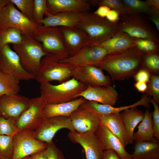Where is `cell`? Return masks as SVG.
I'll return each mask as SVG.
<instances>
[{
    "mask_svg": "<svg viewBox=\"0 0 159 159\" xmlns=\"http://www.w3.org/2000/svg\"><path fill=\"white\" fill-rule=\"evenodd\" d=\"M144 54L134 47L115 54H107L96 66L106 71L113 81L133 77L141 68Z\"/></svg>",
    "mask_w": 159,
    "mask_h": 159,
    "instance_id": "1",
    "label": "cell"
},
{
    "mask_svg": "<svg viewBox=\"0 0 159 159\" xmlns=\"http://www.w3.org/2000/svg\"><path fill=\"white\" fill-rule=\"evenodd\" d=\"M40 96L45 105L67 102L77 98L87 86L72 77L57 85L49 82L39 83Z\"/></svg>",
    "mask_w": 159,
    "mask_h": 159,
    "instance_id": "2",
    "label": "cell"
},
{
    "mask_svg": "<svg viewBox=\"0 0 159 159\" xmlns=\"http://www.w3.org/2000/svg\"><path fill=\"white\" fill-rule=\"evenodd\" d=\"M118 22L111 23L105 18L89 11L82 13L78 28L87 34L89 45H97L112 37L119 31Z\"/></svg>",
    "mask_w": 159,
    "mask_h": 159,
    "instance_id": "3",
    "label": "cell"
},
{
    "mask_svg": "<svg viewBox=\"0 0 159 159\" xmlns=\"http://www.w3.org/2000/svg\"><path fill=\"white\" fill-rule=\"evenodd\" d=\"M13 48L19 56L24 69L35 76L39 69L42 58L47 54L44 51L42 44L32 36L22 33L21 41L13 44Z\"/></svg>",
    "mask_w": 159,
    "mask_h": 159,
    "instance_id": "4",
    "label": "cell"
},
{
    "mask_svg": "<svg viewBox=\"0 0 159 159\" xmlns=\"http://www.w3.org/2000/svg\"><path fill=\"white\" fill-rule=\"evenodd\" d=\"M56 55L47 53L42 58L40 68L35 79L39 83L53 81L60 83L71 77L74 67L60 61Z\"/></svg>",
    "mask_w": 159,
    "mask_h": 159,
    "instance_id": "5",
    "label": "cell"
},
{
    "mask_svg": "<svg viewBox=\"0 0 159 159\" xmlns=\"http://www.w3.org/2000/svg\"><path fill=\"white\" fill-rule=\"evenodd\" d=\"M32 37L42 44L45 52L54 54L61 60L69 56L59 27L45 26L40 24Z\"/></svg>",
    "mask_w": 159,
    "mask_h": 159,
    "instance_id": "6",
    "label": "cell"
},
{
    "mask_svg": "<svg viewBox=\"0 0 159 159\" xmlns=\"http://www.w3.org/2000/svg\"><path fill=\"white\" fill-rule=\"evenodd\" d=\"M40 24L18 10L10 0L2 8L0 13V27L14 28L22 34L32 37Z\"/></svg>",
    "mask_w": 159,
    "mask_h": 159,
    "instance_id": "7",
    "label": "cell"
},
{
    "mask_svg": "<svg viewBox=\"0 0 159 159\" xmlns=\"http://www.w3.org/2000/svg\"><path fill=\"white\" fill-rule=\"evenodd\" d=\"M118 22L119 31L134 38L159 41V36L141 17L138 15H120Z\"/></svg>",
    "mask_w": 159,
    "mask_h": 159,
    "instance_id": "8",
    "label": "cell"
},
{
    "mask_svg": "<svg viewBox=\"0 0 159 159\" xmlns=\"http://www.w3.org/2000/svg\"><path fill=\"white\" fill-rule=\"evenodd\" d=\"M12 159H22L45 149L47 144L37 140L34 130H21L13 137Z\"/></svg>",
    "mask_w": 159,
    "mask_h": 159,
    "instance_id": "9",
    "label": "cell"
},
{
    "mask_svg": "<svg viewBox=\"0 0 159 159\" xmlns=\"http://www.w3.org/2000/svg\"><path fill=\"white\" fill-rule=\"evenodd\" d=\"M0 70L20 80L35 79L34 75L28 73L23 68L19 56L9 44L0 50Z\"/></svg>",
    "mask_w": 159,
    "mask_h": 159,
    "instance_id": "10",
    "label": "cell"
},
{
    "mask_svg": "<svg viewBox=\"0 0 159 159\" xmlns=\"http://www.w3.org/2000/svg\"><path fill=\"white\" fill-rule=\"evenodd\" d=\"M107 54V50L104 47L99 45H88L60 61L74 67L87 65L96 66Z\"/></svg>",
    "mask_w": 159,
    "mask_h": 159,
    "instance_id": "11",
    "label": "cell"
},
{
    "mask_svg": "<svg viewBox=\"0 0 159 159\" xmlns=\"http://www.w3.org/2000/svg\"><path fill=\"white\" fill-rule=\"evenodd\" d=\"M45 103L40 97L30 98L29 106L16 121L19 131L34 130L45 119L43 110Z\"/></svg>",
    "mask_w": 159,
    "mask_h": 159,
    "instance_id": "12",
    "label": "cell"
},
{
    "mask_svg": "<svg viewBox=\"0 0 159 159\" xmlns=\"http://www.w3.org/2000/svg\"><path fill=\"white\" fill-rule=\"evenodd\" d=\"M63 128L75 132L69 117L60 116L45 118L34 130L35 137L38 140L48 143L52 141L57 132Z\"/></svg>",
    "mask_w": 159,
    "mask_h": 159,
    "instance_id": "13",
    "label": "cell"
},
{
    "mask_svg": "<svg viewBox=\"0 0 159 159\" xmlns=\"http://www.w3.org/2000/svg\"><path fill=\"white\" fill-rule=\"evenodd\" d=\"M72 77L87 86L107 87L111 84L110 77L103 69L94 65L74 67Z\"/></svg>",
    "mask_w": 159,
    "mask_h": 159,
    "instance_id": "14",
    "label": "cell"
},
{
    "mask_svg": "<svg viewBox=\"0 0 159 159\" xmlns=\"http://www.w3.org/2000/svg\"><path fill=\"white\" fill-rule=\"evenodd\" d=\"M30 98L18 94L0 96V114L16 121L29 106Z\"/></svg>",
    "mask_w": 159,
    "mask_h": 159,
    "instance_id": "15",
    "label": "cell"
},
{
    "mask_svg": "<svg viewBox=\"0 0 159 159\" xmlns=\"http://www.w3.org/2000/svg\"><path fill=\"white\" fill-rule=\"evenodd\" d=\"M68 137L73 143H79L84 149L86 159H101L104 150L95 132L82 133L70 131Z\"/></svg>",
    "mask_w": 159,
    "mask_h": 159,
    "instance_id": "16",
    "label": "cell"
},
{
    "mask_svg": "<svg viewBox=\"0 0 159 159\" xmlns=\"http://www.w3.org/2000/svg\"><path fill=\"white\" fill-rule=\"evenodd\" d=\"M69 117L74 129L79 133L89 131L95 132L101 123L98 115L80 107Z\"/></svg>",
    "mask_w": 159,
    "mask_h": 159,
    "instance_id": "17",
    "label": "cell"
},
{
    "mask_svg": "<svg viewBox=\"0 0 159 159\" xmlns=\"http://www.w3.org/2000/svg\"><path fill=\"white\" fill-rule=\"evenodd\" d=\"M118 93L114 87L87 86L84 90L77 95L86 100L92 101L100 104L113 106L118 99Z\"/></svg>",
    "mask_w": 159,
    "mask_h": 159,
    "instance_id": "18",
    "label": "cell"
},
{
    "mask_svg": "<svg viewBox=\"0 0 159 159\" xmlns=\"http://www.w3.org/2000/svg\"><path fill=\"white\" fill-rule=\"evenodd\" d=\"M95 133L104 150H113L120 159H132L131 155L126 151L120 140L101 122Z\"/></svg>",
    "mask_w": 159,
    "mask_h": 159,
    "instance_id": "19",
    "label": "cell"
},
{
    "mask_svg": "<svg viewBox=\"0 0 159 159\" xmlns=\"http://www.w3.org/2000/svg\"><path fill=\"white\" fill-rule=\"evenodd\" d=\"M59 27L62 34L65 46L69 56L89 45L88 36L81 29L64 26Z\"/></svg>",
    "mask_w": 159,
    "mask_h": 159,
    "instance_id": "20",
    "label": "cell"
},
{
    "mask_svg": "<svg viewBox=\"0 0 159 159\" xmlns=\"http://www.w3.org/2000/svg\"><path fill=\"white\" fill-rule=\"evenodd\" d=\"M47 5L49 16L64 12L83 13L91 9L90 5L85 0H47Z\"/></svg>",
    "mask_w": 159,
    "mask_h": 159,
    "instance_id": "21",
    "label": "cell"
},
{
    "mask_svg": "<svg viewBox=\"0 0 159 159\" xmlns=\"http://www.w3.org/2000/svg\"><path fill=\"white\" fill-rule=\"evenodd\" d=\"M150 99V97L145 94L141 97L140 99L136 102L129 105L120 107H114L94 101L88 100L83 103L81 107L100 116L114 113L120 112L126 109L140 105L149 108L150 107L149 104Z\"/></svg>",
    "mask_w": 159,
    "mask_h": 159,
    "instance_id": "22",
    "label": "cell"
},
{
    "mask_svg": "<svg viewBox=\"0 0 159 159\" xmlns=\"http://www.w3.org/2000/svg\"><path fill=\"white\" fill-rule=\"evenodd\" d=\"M99 116L101 123L120 140L125 147L129 144L127 131L120 112Z\"/></svg>",
    "mask_w": 159,
    "mask_h": 159,
    "instance_id": "23",
    "label": "cell"
},
{
    "mask_svg": "<svg viewBox=\"0 0 159 159\" xmlns=\"http://www.w3.org/2000/svg\"><path fill=\"white\" fill-rule=\"evenodd\" d=\"M82 13L61 12L46 17L38 24L45 26L78 28Z\"/></svg>",
    "mask_w": 159,
    "mask_h": 159,
    "instance_id": "24",
    "label": "cell"
},
{
    "mask_svg": "<svg viewBox=\"0 0 159 159\" xmlns=\"http://www.w3.org/2000/svg\"><path fill=\"white\" fill-rule=\"evenodd\" d=\"M86 101L80 97L67 102L46 104L43 110L44 117L45 118L60 116L69 117L73 112Z\"/></svg>",
    "mask_w": 159,
    "mask_h": 159,
    "instance_id": "25",
    "label": "cell"
},
{
    "mask_svg": "<svg viewBox=\"0 0 159 159\" xmlns=\"http://www.w3.org/2000/svg\"><path fill=\"white\" fill-rule=\"evenodd\" d=\"M134 38L119 31L112 37L97 45L107 50L108 54H115L133 47Z\"/></svg>",
    "mask_w": 159,
    "mask_h": 159,
    "instance_id": "26",
    "label": "cell"
},
{
    "mask_svg": "<svg viewBox=\"0 0 159 159\" xmlns=\"http://www.w3.org/2000/svg\"><path fill=\"white\" fill-rule=\"evenodd\" d=\"M131 155L133 159H159V142L143 141L135 142Z\"/></svg>",
    "mask_w": 159,
    "mask_h": 159,
    "instance_id": "27",
    "label": "cell"
},
{
    "mask_svg": "<svg viewBox=\"0 0 159 159\" xmlns=\"http://www.w3.org/2000/svg\"><path fill=\"white\" fill-rule=\"evenodd\" d=\"M120 114L127 131L129 144L132 143L134 130L143 120L144 113L137 107H134L126 109L120 112Z\"/></svg>",
    "mask_w": 159,
    "mask_h": 159,
    "instance_id": "28",
    "label": "cell"
},
{
    "mask_svg": "<svg viewBox=\"0 0 159 159\" xmlns=\"http://www.w3.org/2000/svg\"><path fill=\"white\" fill-rule=\"evenodd\" d=\"M152 116V113L147 108L143 120L138 127V130L133 134V141L135 142L143 141L159 142L154 137Z\"/></svg>",
    "mask_w": 159,
    "mask_h": 159,
    "instance_id": "29",
    "label": "cell"
},
{
    "mask_svg": "<svg viewBox=\"0 0 159 159\" xmlns=\"http://www.w3.org/2000/svg\"><path fill=\"white\" fill-rule=\"evenodd\" d=\"M19 79L0 70V96L18 94L20 90Z\"/></svg>",
    "mask_w": 159,
    "mask_h": 159,
    "instance_id": "30",
    "label": "cell"
},
{
    "mask_svg": "<svg viewBox=\"0 0 159 159\" xmlns=\"http://www.w3.org/2000/svg\"><path fill=\"white\" fill-rule=\"evenodd\" d=\"M22 33L19 30L11 27H0V50L5 46L20 43Z\"/></svg>",
    "mask_w": 159,
    "mask_h": 159,
    "instance_id": "31",
    "label": "cell"
},
{
    "mask_svg": "<svg viewBox=\"0 0 159 159\" xmlns=\"http://www.w3.org/2000/svg\"><path fill=\"white\" fill-rule=\"evenodd\" d=\"M127 15H138L141 13L149 12L150 8L145 1L139 0H122Z\"/></svg>",
    "mask_w": 159,
    "mask_h": 159,
    "instance_id": "32",
    "label": "cell"
},
{
    "mask_svg": "<svg viewBox=\"0 0 159 159\" xmlns=\"http://www.w3.org/2000/svg\"><path fill=\"white\" fill-rule=\"evenodd\" d=\"M133 47L143 54L159 52V42L153 39L134 38Z\"/></svg>",
    "mask_w": 159,
    "mask_h": 159,
    "instance_id": "33",
    "label": "cell"
},
{
    "mask_svg": "<svg viewBox=\"0 0 159 159\" xmlns=\"http://www.w3.org/2000/svg\"><path fill=\"white\" fill-rule=\"evenodd\" d=\"M142 68L147 70L152 74H158L159 52L144 54L142 60Z\"/></svg>",
    "mask_w": 159,
    "mask_h": 159,
    "instance_id": "34",
    "label": "cell"
},
{
    "mask_svg": "<svg viewBox=\"0 0 159 159\" xmlns=\"http://www.w3.org/2000/svg\"><path fill=\"white\" fill-rule=\"evenodd\" d=\"M13 137L0 135V159H12Z\"/></svg>",
    "mask_w": 159,
    "mask_h": 159,
    "instance_id": "35",
    "label": "cell"
},
{
    "mask_svg": "<svg viewBox=\"0 0 159 159\" xmlns=\"http://www.w3.org/2000/svg\"><path fill=\"white\" fill-rule=\"evenodd\" d=\"M16 121L12 118H5L0 114V135L14 136L16 135L19 130Z\"/></svg>",
    "mask_w": 159,
    "mask_h": 159,
    "instance_id": "36",
    "label": "cell"
},
{
    "mask_svg": "<svg viewBox=\"0 0 159 159\" xmlns=\"http://www.w3.org/2000/svg\"><path fill=\"white\" fill-rule=\"evenodd\" d=\"M10 1L23 14L34 21V0H10Z\"/></svg>",
    "mask_w": 159,
    "mask_h": 159,
    "instance_id": "37",
    "label": "cell"
},
{
    "mask_svg": "<svg viewBox=\"0 0 159 159\" xmlns=\"http://www.w3.org/2000/svg\"><path fill=\"white\" fill-rule=\"evenodd\" d=\"M34 4L33 20L38 24L44 19V15L46 17L50 15L48 11L47 0H34Z\"/></svg>",
    "mask_w": 159,
    "mask_h": 159,
    "instance_id": "38",
    "label": "cell"
},
{
    "mask_svg": "<svg viewBox=\"0 0 159 159\" xmlns=\"http://www.w3.org/2000/svg\"><path fill=\"white\" fill-rule=\"evenodd\" d=\"M147 84V88L145 93L148 96H152V98L158 104L159 103V76L151 74L150 79Z\"/></svg>",
    "mask_w": 159,
    "mask_h": 159,
    "instance_id": "39",
    "label": "cell"
},
{
    "mask_svg": "<svg viewBox=\"0 0 159 159\" xmlns=\"http://www.w3.org/2000/svg\"><path fill=\"white\" fill-rule=\"evenodd\" d=\"M98 5L99 6H108L111 9H113L118 11L120 15H127L125 6L122 0H99Z\"/></svg>",
    "mask_w": 159,
    "mask_h": 159,
    "instance_id": "40",
    "label": "cell"
},
{
    "mask_svg": "<svg viewBox=\"0 0 159 159\" xmlns=\"http://www.w3.org/2000/svg\"><path fill=\"white\" fill-rule=\"evenodd\" d=\"M150 102L154 107L152 113V123L154 137L159 141V107L158 104L152 98H150Z\"/></svg>",
    "mask_w": 159,
    "mask_h": 159,
    "instance_id": "41",
    "label": "cell"
},
{
    "mask_svg": "<svg viewBox=\"0 0 159 159\" xmlns=\"http://www.w3.org/2000/svg\"><path fill=\"white\" fill-rule=\"evenodd\" d=\"M47 144V159H65L62 151L57 148L53 141Z\"/></svg>",
    "mask_w": 159,
    "mask_h": 159,
    "instance_id": "42",
    "label": "cell"
},
{
    "mask_svg": "<svg viewBox=\"0 0 159 159\" xmlns=\"http://www.w3.org/2000/svg\"><path fill=\"white\" fill-rule=\"evenodd\" d=\"M151 74L147 70L141 68L139 69L133 76L136 81L148 83L149 82Z\"/></svg>",
    "mask_w": 159,
    "mask_h": 159,
    "instance_id": "43",
    "label": "cell"
},
{
    "mask_svg": "<svg viewBox=\"0 0 159 159\" xmlns=\"http://www.w3.org/2000/svg\"><path fill=\"white\" fill-rule=\"evenodd\" d=\"M148 14V18L154 24L159 31V10L150 8Z\"/></svg>",
    "mask_w": 159,
    "mask_h": 159,
    "instance_id": "44",
    "label": "cell"
},
{
    "mask_svg": "<svg viewBox=\"0 0 159 159\" xmlns=\"http://www.w3.org/2000/svg\"><path fill=\"white\" fill-rule=\"evenodd\" d=\"M120 14L118 11L111 9L107 14L105 18L111 23H117L120 19Z\"/></svg>",
    "mask_w": 159,
    "mask_h": 159,
    "instance_id": "45",
    "label": "cell"
},
{
    "mask_svg": "<svg viewBox=\"0 0 159 159\" xmlns=\"http://www.w3.org/2000/svg\"><path fill=\"white\" fill-rule=\"evenodd\" d=\"M111 10L105 6H99L98 8L94 13L95 14L102 18H105L107 14Z\"/></svg>",
    "mask_w": 159,
    "mask_h": 159,
    "instance_id": "46",
    "label": "cell"
},
{
    "mask_svg": "<svg viewBox=\"0 0 159 159\" xmlns=\"http://www.w3.org/2000/svg\"><path fill=\"white\" fill-rule=\"evenodd\" d=\"M101 159H120L116 153L112 149L104 150Z\"/></svg>",
    "mask_w": 159,
    "mask_h": 159,
    "instance_id": "47",
    "label": "cell"
},
{
    "mask_svg": "<svg viewBox=\"0 0 159 159\" xmlns=\"http://www.w3.org/2000/svg\"><path fill=\"white\" fill-rule=\"evenodd\" d=\"M134 86L137 90L140 92L145 93L147 88V83L144 82H136Z\"/></svg>",
    "mask_w": 159,
    "mask_h": 159,
    "instance_id": "48",
    "label": "cell"
},
{
    "mask_svg": "<svg viewBox=\"0 0 159 159\" xmlns=\"http://www.w3.org/2000/svg\"><path fill=\"white\" fill-rule=\"evenodd\" d=\"M30 159H47L46 149L32 155Z\"/></svg>",
    "mask_w": 159,
    "mask_h": 159,
    "instance_id": "49",
    "label": "cell"
},
{
    "mask_svg": "<svg viewBox=\"0 0 159 159\" xmlns=\"http://www.w3.org/2000/svg\"><path fill=\"white\" fill-rule=\"evenodd\" d=\"M145 1L150 8L159 10V0H147Z\"/></svg>",
    "mask_w": 159,
    "mask_h": 159,
    "instance_id": "50",
    "label": "cell"
},
{
    "mask_svg": "<svg viewBox=\"0 0 159 159\" xmlns=\"http://www.w3.org/2000/svg\"><path fill=\"white\" fill-rule=\"evenodd\" d=\"M10 1V0H0V13L2 8Z\"/></svg>",
    "mask_w": 159,
    "mask_h": 159,
    "instance_id": "51",
    "label": "cell"
},
{
    "mask_svg": "<svg viewBox=\"0 0 159 159\" xmlns=\"http://www.w3.org/2000/svg\"><path fill=\"white\" fill-rule=\"evenodd\" d=\"M22 159H30V156L25 157Z\"/></svg>",
    "mask_w": 159,
    "mask_h": 159,
    "instance_id": "52",
    "label": "cell"
},
{
    "mask_svg": "<svg viewBox=\"0 0 159 159\" xmlns=\"http://www.w3.org/2000/svg\"></svg>",
    "mask_w": 159,
    "mask_h": 159,
    "instance_id": "53",
    "label": "cell"
},
{
    "mask_svg": "<svg viewBox=\"0 0 159 159\" xmlns=\"http://www.w3.org/2000/svg\"></svg>",
    "mask_w": 159,
    "mask_h": 159,
    "instance_id": "54",
    "label": "cell"
}]
</instances>
